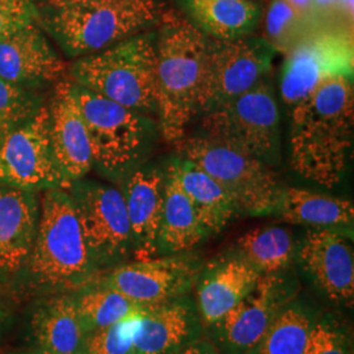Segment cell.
<instances>
[{"label":"cell","mask_w":354,"mask_h":354,"mask_svg":"<svg viewBox=\"0 0 354 354\" xmlns=\"http://www.w3.org/2000/svg\"><path fill=\"white\" fill-rule=\"evenodd\" d=\"M209 238L189 197L181 188L172 163L165 169V201L158 239V256L189 252Z\"/></svg>","instance_id":"obj_23"},{"label":"cell","mask_w":354,"mask_h":354,"mask_svg":"<svg viewBox=\"0 0 354 354\" xmlns=\"http://www.w3.org/2000/svg\"><path fill=\"white\" fill-rule=\"evenodd\" d=\"M162 0H77L48 7L44 24L70 57H84L158 26Z\"/></svg>","instance_id":"obj_3"},{"label":"cell","mask_w":354,"mask_h":354,"mask_svg":"<svg viewBox=\"0 0 354 354\" xmlns=\"http://www.w3.org/2000/svg\"><path fill=\"white\" fill-rule=\"evenodd\" d=\"M156 30V115L168 143L185 138L200 113L203 77L212 38L188 19L163 12Z\"/></svg>","instance_id":"obj_2"},{"label":"cell","mask_w":354,"mask_h":354,"mask_svg":"<svg viewBox=\"0 0 354 354\" xmlns=\"http://www.w3.org/2000/svg\"><path fill=\"white\" fill-rule=\"evenodd\" d=\"M306 354H352L349 342L339 324L330 319L315 322Z\"/></svg>","instance_id":"obj_33"},{"label":"cell","mask_w":354,"mask_h":354,"mask_svg":"<svg viewBox=\"0 0 354 354\" xmlns=\"http://www.w3.org/2000/svg\"><path fill=\"white\" fill-rule=\"evenodd\" d=\"M171 163L207 235L221 232L238 214L227 193L213 177L188 159L180 156Z\"/></svg>","instance_id":"obj_25"},{"label":"cell","mask_w":354,"mask_h":354,"mask_svg":"<svg viewBox=\"0 0 354 354\" xmlns=\"http://www.w3.org/2000/svg\"><path fill=\"white\" fill-rule=\"evenodd\" d=\"M315 322L310 308L291 301L248 354H306Z\"/></svg>","instance_id":"obj_28"},{"label":"cell","mask_w":354,"mask_h":354,"mask_svg":"<svg viewBox=\"0 0 354 354\" xmlns=\"http://www.w3.org/2000/svg\"><path fill=\"white\" fill-rule=\"evenodd\" d=\"M291 7L299 13L304 20L313 26L317 28L314 20V11H313V0H286Z\"/></svg>","instance_id":"obj_37"},{"label":"cell","mask_w":354,"mask_h":354,"mask_svg":"<svg viewBox=\"0 0 354 354\" xmlns=\"http://www.w3.org/2000/svg\"><path fill=\"white\" fill-rule=\"evenodd\" d=\"M177 146L183 158L200 167L225 189L238 214H274L282 188L264 162L206 136L183 138Z\"/></svg>","instance_id":"obj_7"},{"label":"cell","mask_w":354,"mask_h":354,"mask_svg":"<svg viewBox=\"0 0 354 354\" xmlns=\"http://www.w3.org/2000/svg\"><path fill=\"white\" fill-rule=\"evenodd\" d=\"M290 114L294 172L326 188L340 184L353 146V77L326 80Z\"/></svg>","instance_id":"obj_1"},{"label":"cell","mask_w":354,"mask_h":354,"mask_svg":"<svg viewBox=\"0 0 354 354\" xmlns=\"http://www.w3.org/2000/svg\"><path fill=\"white\" fill-rule=\"evenodd\" d=\"M274 214L283 222L310 228H329L352 236L353 203L301 188H282Z\"/></svg>","instance_id":"obj_22"},{"label":"cell","mask_w":354,"mask_h":354,"mask_svg":"<svg viewBox=\"0 0 354 354\" xmlns=\"http://www.w3.org/2000/svg\"><path fill=\"white\" fill-rule=\"evenodd\" d=\"M140 314L88 332L82 354H134Z\"/></svg>","instance_id":"obj_31"},{"label":"cell","mask_w":354,"mask_h":354,"mask_svg":"<svg viewBox=\"0 0 354 354\" xmlns=\"http://www.w3.org/2000/svg\"><path fill=\"white\" fill-rule=\"evenodd\" d=\"M260 274L238 254L203 266L196 281V306L203 327H212L253 290Z\"/></svg>","instance_id":"obj_20"},{"label":"cell","mask_w":354,"mask_h":354,"mask_svg":"<svg viewBox=\"0 0 354 354\" xmlns=\"http://www.w3.org/2000/svg\"><path fill=\"white\" fill-rule=\"evenodd\" d=\"M38 207L32 190L0 185V276L26 266L32 250Z\"/></svg>","instance_id":"obj_21"},{"label":"cell","mask_w":354,"mask_h":354,"mask_svg":"<svg viewBox=\"0 0 354 354\" xmlns=\"http://www.w3.org/2000/svg\"><path fill=\"white\" fill-rule=\"evenodd\" d=\"M203 266L189 252L156 256L115 266L102 283L145 307L188 294Z\"/></svg>","instance_id":"obj_14"},{"label":"cell","mask_w":354,"mask_h":354,"mask_svg":"<svg viewBox=\"0 0 354 354\" xmlns=\"http://www.w3.org/2000/svg\"><path fill=\"white\" fill-rule=\"evenodd\" d=\"M73 1H77V0H45L46 7H58V6L73 3Z\"/></svg>","instance_id":"obj_39"},{"label":"cell","mask_w":354,"mask_h":354,"mask_svg":"<svg viewBox=\"0 0 354 354\" xmlns=\"http://www.w3.org/2000/svg\"><path fill=\"white\" fill-rule=\"evenodd\" d=\"M349 236L336 230L310 228L295 253L317 289L333 304L344 306H352L354 299V256Z\"/></svg>","instance_id":"obj_15"},{"label":"cell","mask_w":354,"mask_h":354,"mask_svg":"<svg viewBox=\"0 0 354 354\" xmlns=\"http://www.w3.org/2000/svg\"><path fill=\"white\" fill-rule=\"evenodd\" d=\"M32 328L44 351L82 354L87 330L79 315L75 298L62 295L42 304L32 319Z\"/></svg>","instance_id":"obj_26"},{"label":"cell","mask_w":354,"mask_h":354,"mask_svg":"<svg viewBox=\"0 0 354 354\" xmlns=\"http://www.w3.org/2000/svg\"><path fill=\"white\" fill-rule=\"evenodd\" d=\"M354 0H340V17L345 26L353 28Z\"/></svg>","instance_id":"obj_38"},{"label":"cell","mask_w":354,"mask_h":354,"mask_svg":"<svg viewBox=\"0 0 354 354\" xmlns=\"http://www.w3.org/2000/svg\"><path fill=\"white\" fill-rule=\"evenodd\" d=\"M71 89L87 127L93 165L108 176H127L150 152L158 124L73 82Z\"/></svg>","instance_id":"obj_6"},{"label":"cell","mask_w":354,"mask_h":354,"mask_svg":"<svg viewBox=\"0 0 354 354\" xmlns=\"http://www.w3.org/2000/svg\"><path fill=\"white\" fill-rule=\"evenodd\" d=\"M49 108L41 105L29 120L0 140V185L17 189L62 188L64 176L51 150Z\"/></svg>","instance_id":"obj_12"},{"label":"cell","mask_w":354,"mask_h":354,"mask_svg":"<svg viewBox=\"0 0 354 354\" xmlns=\"http://www.w3.org/2000/svg\"><path fill=\"white\" fill-rule=\"evenodd\" d=\"M38 16L33 0H0V39L37 23Z\"/></svg>","instance_id":"obj_34"},{"label":"cell","mask_w":354,"mask_h":354,"mask_svg":"<svg viewBox=\"0 0 354 354\" xmlns=\"http://www.w3.org/2000/svg\"><path fill=\"white\" fill-rule=\"evenodd\" d=\"M203 136L248 152L266 165H276L281 155V115L269 76L203 114Z\"/></svg>","instance_id":"obj_8"},{"label":"cell","mask_w":354,"mask_h":354,"mask_svg":"<svg viewBox=\"0 0 354 354\" xmlns=\"http://www.w3.org/2000/svg\"><path fill=\"white\" fill-rule=\"evenodd\" d=\"M39 106L29 89L0 79V140L29 120Z\"/></svg>","instance_id":"obj_32"},{"label":"cell","mask_w":354,"mask_h":354,"mask_svg":"<svg viewBox=\"0 0 354 354\" xmlns=\"http://www.w3.org/2000/svg\"><path fill=\"white\" fill-rule=\"evenodd\" d=\"M38 354H67V353H57V352H50V351H44V349H42V352H41V353H38Z\"/></svg>","instance_id":"obj_40"},{"label":"cell","mask_w":354,"mask_h":354,"mask_svg":"<svg viewBox=\"0 0 354 354\" xmlns=\"http://www.w3.org/2000/svg\"><path fill=\"white\" fill-rule=\"evenodd\" d=\"M236 248V254L260 276L286 272L297 253L290 231L279 226L247 232Z\"/></svg>","instance_id":"obj_27"},{"label":"cell","mask_w":354,"mask_h":354,"mask_svg":"<svg viewBox=\"0 0 354 354\" xmlns=\"http://www.w3.org/2000/svg\"><path fill=\"white\" fill-rule=\"evenodd\" d=\"M26 266L39 285L51 289L75 290L95 279L97 266L89 254L68 190L45 192Z\"/></svg>","instance_id":"obj_4"},{"label":"cell","mask_w":354,"mask_h":354,"mask_svg":"<svg viewBox=\"0 0 354 354\" xmlns=\"http://www.w3.org/2000/svg\"><path fill=\"white\" fill-rule=\"evenodd\" d=\"M285 55L279 93L283 104L291 111L326 80L353 77V28H315Z\"/></svg>","instance_id":"obj_9"},{"label":"cell","mask_w":354,"mask_h":354,"mask_svg":"<svg viewBox=\"0 0 354 354\" xmlns=\"http://www.w3.org/2000/svg\"><path fill=\"white\" fill-rule=\"evenodd\" d=\"M313 11L317 28L344 26L340 17V0H313Z\"/></svg>","instance_id":"obj_35"},{"label":"cell","mask_w":354,"mask_h":354,"mask_svg":"<svg viewBox=\"0 0 354 354\" xmlns=\"http://www.w3.org/2000/svg\"><path fill=\"white\" fill-rule=\"evenodd\" d=\"M304 17L286 0H272L266 17V39L277 53L286 54L311 32Z\"/></svg>","instance_id":"obj_30"},{"label":"cell","mask_w":354,"mask_h":354,"mask_svg":"<svg viewBox=\"0 0 354 354\" xmlns=\"http://www.w3.org/2000/svg\"><path fill=\"white\" fill-rule=\"evenodd\" d=\"M188 20L215 41H234L252 35L261 11L253 0H178Z\"/></svg>","instance_id":"obj_24"},{"label":"cell","mask_w":354,"mask_h":354,"mask_svg":"<svg viewBox=\"0 0 354 354\" xmlns=\"http://www.w3.org/2000/svg\"><path fill=\"white\" fill-rule=\"evenodd\" d=\"M277 51L266 38H238L234 41H210L203 77L200 113L253 88L269 76Z\"/></svg>","instance_id":"obj_11"},{"label":"cell","mask_w":354,"mask_h":354,"mask_svg":"<svg viewBox=\"0 0 354 354\" xmlns=\"http://www.w3.org/2000/svg\"><path fill=\"white\" fill-rule=\"evenodd\" d=\"M297 292L298 282L286 272L260 276L241 304L209 327L219 353H250L272 322L294 301Z\"/></svg>","instance_id":"obj_13"},{"label":"cell","mask_w":354,"mask_h":354,"mask_svg":"<svg viewBox=\"0 0 354 354\" xmlns=\"http://www.w3.org/2000/svg\"><path fill=\"white\" fill-rule=\"evenodd\" d=\"M75 302L87 333L143 311V306L130 301L122 292L102 282L99 286H92L82 292Z\"/></svg>","instance_id":"obj_29"},{"label":"cell","mask_w":354,"mask_h":354,"mask_svg":"<svg viewBox=\"0 0 354 354\" xmlns=\"http://www.w3.org/2000/svg\"><path fill=\"white\" fill-rule=\"evenodd\" d=\"M70 77L134 112L156 114V32L145 30L80 57L71 66Z\"/></svg>","instance_id":"obj_5"},{"label":"cell","mask_w":354,"mask_h":354,"mask_svg":"<svg viewBox=\"0 0 354 354\" xmlns=\"http://www.w3.org/2000/svg\"><path fill=\"white\" fill-rule=\"evenodd\" d=\"M203 324L188 294L145 306L134 336V354H175L203 337Z\"/></svg>","instance_id":"obj_16"},{"label":"cell","mask_w":354,"mask_h":354,"mask_svg":"<svg viewBox=\"0 0 354 354\" xmlns=\"http://www.w3.org/2000/svg\"><path fill=\"white\" fill-rule=\"evenodd\" d=\"M75 205L89 254L96 266H115L134 253L133 234L121 190L93 181H74Z\"/></svg>","instance_id":"obj_10"},{"label":"cell","mask_w":354,"mask_h":354,"mask_svg":"<svg viewBox=\"0 0 354 354\" xmlns=\"http://www.w3.org/2000/svg\"><path fill=\"white\" fill-rule=\"evenodd\" d=\"M64 71L62 59L37 23L0 39V79L4 82L26 88L54 82Z\"/></svg>","instance_id":"obj_18"},{"label":"cell","mask_w":354,"mask_h":354,"mask_svg":"<svg viewBox=\"0 0 354 354\" xmlns=\"http://www.w3.org/2000/svg\"><path fill=\"white\" fill-rule=\"evenodd\" d=\"M165 171L137 167L127 176L122 196L133 234L136 260L158 256V239L165 201Z\"/></svg>","instance_id":"obj_19"},{"label":"cell","mask_w":354,"mask_h":354,"mask_svg":"<svg viewBox=\"0 0 354 354\" xmlns=\"http://www.w3.org/2000/svg\"><path fill=\"white\" fill-rule=\"evenodd\" d=\"M49 108V136L55 162L71 183L86 176L93 165L88 131L70 80L57 84Z\"/></svg>","instance_id":"obj_17"},{"label":"cell","mask_w":354,"mask_h":354,"mask_svg":"<svg viewBox=\"0 0 354 354\" xmlns=\"http://www.w3.org/2000/svg\"><path fill=\"white\" fill-rule=\"evenodd\" d=\"M175 354H221L213 340L200 337L198 340L192 342L184 349Z\"/></svg>","instance_id":"obj_36"}]
</instances>
